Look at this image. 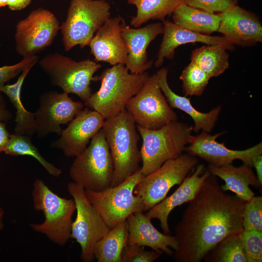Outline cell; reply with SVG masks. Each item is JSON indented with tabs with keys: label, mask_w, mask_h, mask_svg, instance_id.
I'll use <instances>...</instances> for the list:
<instances>
[{
	"label": "cell",
	"mask_w": 262,
	"mask_h": 262,
	"mask_svg": "<svg viewBox=\"0 0 262 262\" xmlns=\"http://www.w3.org/2000/svg\"><path fill=\"white\" fill-rule=\"evenodd\" d=\"M246 202L225 193L210 174L175 227V261L200 262L224 239L242 232Z\"/></svg>",
	"instance_id": "6da1fadb"
},
{
	"label": "cell",
	"mask_w": 262,
	"mask_h": 262,
	"mask_svg": "<svg viewBox=\"0 0 262 262\" xmlns=\"http://www.w3.org/2000/svg\"><path fill=\"white\" fill-rule=\"evenodd\" d=\"M149 76L147 71L131 73L124 64L112 66L93 77V81L101 82V86L83 104L98 112L105 119L115 116L125 109L128 102L139 92Z\"/></svg>",
	"instance_id": "7a4b0ae2"
},
{
	"label": "cell",
	"mask_w": 262,
	"mask_h": 262,
	"mask_svg": "<svg viewBox=\"0 0 262 262\" xmlns=\"http://www.w3.org/2000/svg\"><path fill=\"white\" fill-rule=\"evenodd\" d=\"M113 159L114 172L111 187L119 185L141 166L140 134L133 118L124 109L105 119L102 128Z\"/></svg>",
	"instance_id": "3957f363"
},
{
	"label": "cell",
	"mask_w": 262,
	"mask_h": 262,
	"mask_svg": "<svg viewBox=\"0 0 262 262\" xmlns=\"http://www.w3.org/2000/svg\"><path fill=\"white\" fill-rule=\"evenodd\" d=\"M32 195L34 210L42 212L45 220L40 224H31L30 227L55 245L65 246L71 238L72 216L76 210L74 200L60 196L40 179L34 181Z\"/></svg>",
	"instance_id": "277c9868"
},
{
	"label": "cell",
	"mask_w": 262,
	"mask_h": 262,
	"mask_svg": "<svg viewBox=\"0 0 262 262\" xmlns=\"http://www.w3.org/2000/svg\"><path fill=\"white\" fill-rule=\"evenodd\" d=\"M136 126L142 139L141 170L145 176L160 167L166 161L181 155L189 143L193 128L178 121L157 130Z\"/></svg>",
	"instance_id": "5b68a950"
},
{
	"label": "cell",
	"mask_w": 262,
	"mask_h": 262,
	"mask_svg": "<svg viewBox=\"0 0 262 262\" xmlns=\"http://www.w3.org/2000/svg\"><path fill=\"white\" fill-rule=\"evenodd\" d=\"M114 172L113 159L101 128L86 149L75 157L69 175L85 190L99 192L111 187Z\"/></svg>",
	"instance_id": "8992f818"
},
{
	"label": "cell",
	"mask_w": 262,
	"mask_h": 262,
	"mask_svg": "<svg viewBox=\"0 0 262 262\" xmlns=\"http://www.w3.org/2000/svg\"><path fill=\"white\" fill-rule=\"evenodd\" d=\"M39 64L52 85L60 87L67 94H75L84 102L93 93L91 82L94 74L101 67L90 59L76 61L58 52L45 55Z\"/></svg>",
	"instance_id": "52a82bcc"
},
{
	"label": "cell",
	"mask_w": 262,
	"mask_h": 262,
	"mask_svg": "<svg viewBox=\"0 0 262 262\" xmlns=\"http://www.w3.org/2000/svg\"><path fill=\"white\" fill-rule=\"evenodd\" d=\"M106 0H71L66 20L60 27L64 49L88 46L95 33L110 17Z\"/></svg>",
	"instance_id": "ba28073f"
},
{
	"label": "cell",
	"mask_w": 262,
	"mask_h": 262,
	"mask_svg": "<svg viewBox=\"0 0 262 262\" xmlns=\"http://www.w3.org/2000/svg\"><path fill=\"white\" fill-rule=\"evenodd\" d=\"M144 177L140 167L116 186L99 192L85 190L88 200L110 229L127 220L131 213L144 212L142 198L133 192L136 185Z\"/></svg>",
	"instance_id": "9c48e42d"
},
{
	"label": "cell",
	"mask_w": 262,
	"mask_h": 262,
	"mask_svg": "<svg viewBox=\"0 0 262 262\" xmlns=\"http://www.w3.org/2000/svg\"><path fill=\"white\" fill-rule=\"evenodd\" d=\"M196 157L182 154L176 159L169 160L160 167L145 176L134 189L144 204V212L147 211L161 202L170 189L180 185L190 172L198 164Z\"/></svg>",
	"instance_id": "30bf717a"
},
{
	"label": "cell",
	"mask_w": 262,
	"mask_h": 262,
	"mask_svg": "<svg viewBox=\"0 0 262 262\" xmlns=\"http://www.w3.org/2000/svg\"><path fill=\"white\" fill-rule=\"evenodd\" d=\"M67 189L75 201L77 211L76 218L72 224L71 238L80 246L81 261L94 262L96 260V244L110 229L88 200L82 186L72 181L67 184Z\"/></svg>",
	"instance_id": "8fae6325"
},
{
	"label": "cell",
	"mask_w": 262,
	"mask_h": 262,
	"mask_svg": "<svg viewBox=\"0 0 262 262\" xmlns=\"http://www.w3.org/2000/svg\"><path fill=\"white\" fill-rule=\"evenodd\" d=\"M125 109L136 126L146 129L157 130L178 119L160 88L156 73L149 76Z\"/></svg>",
	"instance_id": "7c38bea8"
},
{
	"label": "cell",
	"mask_w": 262,
	"mask_h": 262,
	"mask_svg": "<svg viewBox=\"0 0 262 262\" xmlns=\"http://www.w3.org/2000/svg\"><path fill=\"white\" fill-rule=\"evenodd\" d=\"M60 27L57 17L49 10L39 7L33 10L16 25V52L23 57L36 55L51 45Z\"/></svg>",
	"instance_id": "4fadbf2b"
},
{
	"label": "cell",
	"mask_w": 262,
	"mask_h": 262,
	"mask_svg": "<svg viewBox=\"0 0 262 262\" xmlns=\"http://www.w3.org/2000/svg\"><path fill=\"white\" fill-rule=\"evenodd\" d=\"M84 104L75 101L66 92L49 91L42 93L39 107L35 112L36 133L44 137L50 133L61 134V125L68 124L83 108Z\"/></svg>",
	"instance_id": "5bb4252c"
},
{
	"label": "cell",
	"mask_w": 262,
	"mask_h": 262,
	"mask_svg": "<svg viewBox=\"0 0 262 262\" xmlns=\"http://www.w3.org/2000/svg\"><path fill=\"white\" fill-rule=\"evenodd\" d=\"M225 132L211 134L202 131L200 134L192 135L189 146L185 150L188 154L199 157L217 166L231 164L235 160H241L243 164L253 167V159L262 154V143L242 150H232L227 147L224 143H219L216 139Z\"/></svg>",
	"instance_id": "9a60e30c"
},
{
	"label": "cell",
	"mask_w": 262,
	"mask_h": 262,
	"mask_svg": "<svg viewBox=\"0 0 262 262\" xmlns=\"http://www.w3.org/2000/svg\"><path fill=\"white\" fill-rule=\"evenodd\" d=\"M104 121L98 112L83 108L51 146L61 150L66 157H76L86 149L91 139L102 128Z\"/></svg>",
	"instance_id": "2e32d148"
},
{
	"label": "cell",
	"mask_w": 262,
	"mask_h": 262,
	"mask_svg": "<svg viewBox=\"0 0 262 262\" xmlns=\"http://www.w3.org/2000/svg\"><path fill=\"white\" fill-rule=\"evenodd\" d=\"M218 15L220 20L217 32L232 44L245 46L262 42V26L255 14L236 4Z\"/></svg>",
	"instance_id": "e0dca14e"
},
{
	"label": "cell",
	"mask_w": 262,
	"mask_h": 262,
	"mask_svg": "<svg viewBox=\"0 0 262 262\" xmlns=\"http://www.w3.org/2000/svg\"><path fill=\"white\" fill-rule=\"evenodd\" d=\"M121 31L128 50L126 67L131 73L147 71L153 65V61L148 59L147 48L158 35L163 33V23L156 22L141 28H131L122 19Z\"/></svg>",
	"instance_id": "ac0fdd59"
},
{
	"label": "cell",
	"mask_w": 262,
	"mask_h": 262,
	"mask_svg": "<svg viewBox=\"0 0 262 262\" xmlns=\"http://www.w3.org/2000/svg\"><path fill=\"white\" fill-rule=\"evenodd\" d=\"M122 19L120 16L110 17L91 39L88 46L96 62L125 65L128 50L121 34Z\"/></svg>",
	"instance_id": "d6986e66"
},
{
	"label": "cell",
	"mask_w": 262,
	"mask_h": 262,
	"mask_svg": "<svg viewBox=\"0 0 262 262\" xmlns=\"http://www.w3.org/2000/svg\"><path fill=\"white\" fill-rule=\"evenodd\" d=\"M210 175L204 164H198L193 173L184 179L172 195L166 196L148 210L146 214L151 219H158L164 233L169 234L168 219L171 211L175 208L192 200Z\"/></svg>",
	"instance_id": "ffe728a7"
},
{
	"label": "cell",
	"mask_w": 262,
	"mask_h": 262,
	"mask_svg": "<svg viewBox=\"0 0 262 262\" xmlns=\"http://www.w3.org/2000/svg\"><path fill=\"white\" fill-rule=\"evenodd\" d=\"M151 218L143 212L131 213L127 218L128 224V245L148 246L155 251H161L173 256L177 243L174 236L159 231L152 224Z\"/></svg>",
	"instance_id": "44dd1931"
},
{
	"label": "cell",
	"mask_w": 262,
	"mask_h": 262,
	"mask_svg": "<svg viewBox=\"0 0 262 262\" xmlns=\"http://www.w3.org/2000/svg\"><path fill=\"white\" fill-rule=\"evenodd\" d=\"M163 38L158 51L155 66H161L164 59H172L176 49L189 43L200 42L206 45H222L232 49L233 45L224 36H210L191 32L168 20H163Z\"/></svg>",
	"instance_id": "7402d4cb"
},
{
	"label": "cell",
	"mask_w": 262,
	"mask_h": 262,
	"mask_svg": "<svg viewBox=\"0 0 262 262\" xmlns=\"http://www.w3.org/2000/svg\"><path fill=\"white\" fill-rule=\"evenodd\" d=\"M168 69L162 68L156 74L160 88L167 101L172 108H176L188 114L193 119V131L197 133L200 130L210 133L214 128L221 111V106H217L208 113L196 110L190 102V98L176 94L170 88L167 82Z\"/></svg>",
	"instance_id": "603a6c76"
},
{
	"label": "cell",
	"mask_w": 262,
	"mask_h": 262,
	"mask_svg": "<svg viewBox=\"0 0 262 262\" xmlns=\"http://www.w3.org/2000/svg\"><path fill=\"white\" fill-rule=\"evenodd\" d=\"M207 169L211 174L225 181V184L220 185L223 191H230L245 201H249L255 196L250 185L257 188L262 186L252 167L245 164L239 166L231 164L221 166L209 164Z\"/></svg>",
	"instance_id": "cb8c5ba5"
},
{
	"label": "cell",
	"mask_w": 262,
	"mask_h": 262,
	"mask_svg": "<svg viewBox=\"0 0 262 262\" xmlns=\"http://www.w3.org/2000/svg\"><path fill=\"white\" fill-rule=\"evenodd\" d=\"M172 14L173 22L177 25L204 35L217 32L220 20L218 14L196 8L185 3L178 6Z\"/></svg>",
	"instance_id": "d4e9b609"
},
{
	"label": "cell",
	"mask_w": 262,
	"mask_h": 262,
	"mask_svg": "<svg viewBox=\"0 0 262 262\" xmlns=\"http://www.w3.org/2000/svg\"><path fill=\"white\" fill-rule=\"evenodd\" d=\"M32 68L30 67L24 70L16 82L5 85L0 90V92L7 96L16 109L15 133L30 137L36 132L35 113L29 112L25 108L20 94L24 81Z\"/></svg>",
	"instance_id": "484cf974"
},
{
	"label": "cell",
	"mask_w": 262,
	"mask_h": 262,
	"mask_svg": "<svg viewBox=\"0 0 262 262\" xmlns=\"http://www.w3.org/2000/svg\"><path fill=\"white\" fill-rule=\"evenodd\" d=\"M127 220L109 231L96 243L94 254L98 262H122V254L127 245Z\"/></svg>",
	"instance_id": "4316f807"
},
{
	"label": "cell",
	"mask_w": 262,
	"mask_h": 262,
	"mask_svg": "<svg viewBox=\"0 0 262 262\" xmlns=\"http://www.w3.org/2000/svg\"><path fill=\"white\" fill-rule=\"evenodd\" d=\"M228 49L222 45H207L194 49L191 62L198 66L210 78L222 74L229 67Z\"/></svg>",
	"instance_id": "83f0119b"
},
{
	"label": "cell",
	"mask_w": 262,
	"mask_h": 262,
	"mask_svg": "<svg viewBox=\"0 0 262 262\" xmlns=\"http://www.w3.org/2000/svg\"><path fill=\"white\" fill-rule=\"evenodd\" d=\"M184 0H128V3L135 6L136 14L132 16L130 25L138 28L149 20H163L173 13Z\"/></svg>",
	"instance_id": "f1b7e54d"
},
{
	"label": "cell",
	"mask_w": 262,
	"mask_h": 262,
	"mask_svg": "<svg viewBox=\"0 0 262 262\" xmlns=\"http://www.w3.org/2000/svg\"><path fill=\"white\" fill-rule=\"evenodd\" d=\"M31 137L16 133L10 134L3 152L7 155L30 156L35 159L50 175L58 177L62 174L61 169L47 161L31 142Z\"/></svg>",
	"instance_id": "f546056e"
},
{
	"label": "cell",
	"mask_w": 262,
	"mask_h": 262,
	"mask_svg": "<svg viewBox=\"0 0 262 262\" xmlns=\"http://www.w3.org/2000/svg\"><path fill=\"white\" fill-rule=\"evenodd\" d=\"M241 233L230 235L222 240L205 257V261L247 262Z\"/></svg>",
	"instance_id": "4dcf8cb0"
},
{
	"label": "cell",
	"mask_w": 262,
	"mask_h": 262,
	"mask_svg": "<svg viewBox=\"0 0 262 262\" xmlns=\"http://www.w3.org/2000/svg\"><path fill=\"white\" fill-rule=\"evenodd\" d=\"M210 78L198 66L191 62L183 70L180 77L185 96H200Z\"/></svg>",
	"instance_id": "1f68e13d"
},
{
	"label": "cell",
	"mask_w": 262,
	"mask_h": 262,
	"mask_svg": "<svg viewBox=\"0 0 262 262\" xmlns=\"http://www.w3.org/2000/svg\"><path fill=\"white\" fill-rule=\"evenodd\" d=\"M244 230L262 232V197L254 196L246 201L243 213Z\"/></svg>",
	"instance_id": "d6a6232c"
},
{
	"label": "cell",
	"mask_w": 262,
	"mask_h": 262,
	"mask_svg": "<svg viewBox=\"0 0 262 262\" xmlns=\"http://www.w3.org/2000/svg\"><path fill=\"white\" fill-rule=\"evenodd\" d=\"M242 244L247 262H262V232L243 230Z\"/></svg>",
	"instance_id": "836d02e7"
},
{
	"label": "cell",
	"mask_w": 262,
	"mask_h": 262,
	"mask_svg": "<svg viewBox=\"0 0 262 262\" xmlns=\"http://www.w3.org/2000/svg\"><path fill=\"white\" fill-rule=\"evenodd\" d=\"M145 246L127 245L122 254V262H153L162 254L161 251H147Z\"/></svg>",
	"instance_id": "e575fe53"
},
{
	"label": "cell",
	"mask_w": 262,
	"mask_h": 262,
	"mask_svg": "<svg viewBox=\"0 0 262 262\" xmlns=\"http://www.w3.org/2000/svg\"><path fill=\"white\" fill-rule=\"evenodd\" d=\"M39 57L33 55L23 57L18 63L0 67V90L8 81L15 78L26 69L33 67L38 62Z\"/></svg>",
	"instance_id": "d590c367"
},
{
	"label": "cell",
	"mask_w": 262,
	"mask_h": 262,
	"mask_svg": "<svg viewBox=\"0 0 262 262\" xmlns=\"http://www.w3.org/2000/svg\"><path fill=\"white\" fill-rule=\"evenodd\" d=\"M184 3L205 11L218 14L225 12L236 5L231 0H184Z\"/></svg>",
	"instance_id": "8d00e7d4"
},
{
	"label": "cell",
	"mask_w": 262,
	"mask_h": 262,
	"mask_svg": "<svg viewBox=\"0 0 262 262\" xmlns=\"http://www.w3.org/2000/svg\"><path fill=\"white\" fill-rule=\"evenodd\" d=\"M12 118V115L7 108L6 101L0 92V121L7 122Z\"/></svg>",
	"instance_id": "74e56055"
},
{
	"label": "cell",
	"mask_w": 262,
	"mask_h": 262,
	"mask_svg": "<svg viewBox=\"0 0 262 262\" xmlns=\"http://www.w3.org/2000/svg\"><path fill=\"white\" fill-rule=\"evenodd\" d=\"M5 123L0 121V153L3 152L10 135Z\"/></svg>",
	"instance_id": "f35d334b"
},
{
	"label": "cell",
	"mask_w": 262,
	"mask_h": 262,
	"mask_svg": "<svg viewBox=\"0 0 262 262\" xmlns=\"http://www.w3.org/2000/svg\"><path fill=\"white\" fill-rule=\"evenodd\" d=\"M32 0H8L7 6L12 11H19L27 7Z\"/></svg>",
	"instance_id": "ab89813d"
},
{
	"label": "cell",
	"mask_w": 262,
	"mask_h": 262,
	"mask_svg": "<svg viewBox=\"0 0 262 262\" xmlns=\"http://www.w3.org/2000/svg\"><path fill=\"white\" fill-rule=\"evenodd\" d=\"M252 166L256 170L257 178L262 185V155H260L254 158Z\"/></svg>",
	"instance_id": "60d3db41"
},
{
	"label": "cell",
	"mask_w": 262,
	"mask_h": 262,
	"mask_svg": "<svg viewBox=\"0 0 262 262\" xmlns=\"http://www.w3.org/2000/svg\"><path fill=\"white\" fill-rule=\"evenodd\" d=\"M4 215V210L3 208L0 205V231H1L4 226L3 219Z\"/></svg>",
	"instance_id": "b9f144b4"
},
{
	"label": "cell",
	"mask_w": 262,
	"mask_h": 262,
	"mask_svg": "<svg viewBox=\"0 0 262 262\" xmlns=\"http://www.w3.org/2000/svg\"><path fill=\"white\" fill-rule=\"evenodd\" d=\"M8 0H0V7L7 5Z\"/></svg>",
	"instance_id": "7bdbcfd3"
},
{
	"label": "cell",
	"mask_w": 262,
	"mask_h": 262,
	"mask_svg": "<svg viewBox=\"0 0 262 262\" xmlns=\"http://www.w3.org/2000/svg\"><path fill=\"white\" fill-rule=\"evenodd\" d=\"M232 0V1L233 2V3H234V4H237V2H238V0Z\"/></svg>",
	"instance_id": "ee69618b"
}]
</instances>
